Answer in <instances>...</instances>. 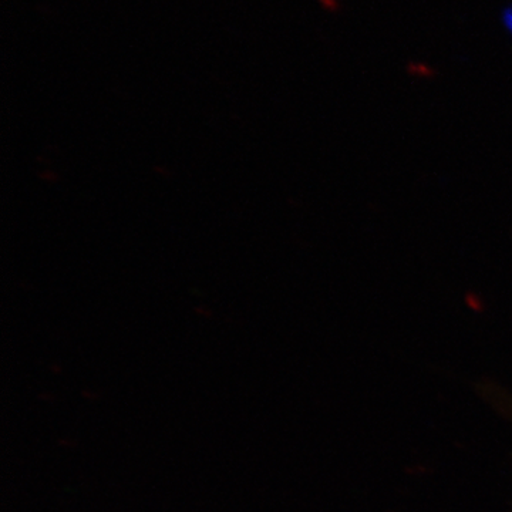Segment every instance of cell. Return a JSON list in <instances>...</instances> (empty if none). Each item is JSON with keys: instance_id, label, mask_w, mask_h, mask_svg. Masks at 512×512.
<instances>
[{"instance_id": "6da1fadb", "label": "cell", "mask_w": 512, "mask_h": 512, "mask_svg": "<svg viewBox=\"0 0 512 512\" xmlns=\"http://www.w3.org/2000/svg\"><path fill=\"white\" fill-rule=\"evenodd\" d=\"M484 397L493 403L495 409L500 410L505 417L512 420V396L504 393L495 386L484 387Z\"/></svg>"}, {"instance_id": "7a4b0ae2", "label": "cell", "mask_w": 512, "mask_h": 512, "mask_svg": "<svg viewBox=\"0 0 512 512\" xmlns=\"http://www.w3.org/2000/svg\"><path fill=\"white\" fill-rule=\"evenodd\" d=\"M504 23L508 30L512 33V9L505 10L504 12Z\"/></svg>"}]
</instances>
